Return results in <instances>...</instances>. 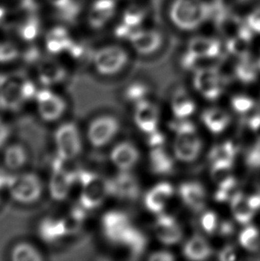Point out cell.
<instances>
[{
	"label": "cell",
	"mask_w": 260,
	"mask_h": 261,
	"mask_svg": "<svg viewBox=\"0 0 260 261\" xmlns=\"http://www.w3.org/2000/svg\"><path fill=\"white\" fill-rule=\"evenodd\" d=\"M170 21L184 32H194L209 20L207 4L203 0H174L169 7Z\"/></svg>",
	"instance_id": "1"
},
{
	"label": "cell",
	"mask_w": 260,
	"mask_h": 261,
	"mask_svg": "<svg viewBox=\"0 0 260 261\" xmlns=\"http://www.w3.org/2000/svg\"><path fill=\"white\" fill-rule=\"evenodd\" d=\"M7 190L18 203L32 204L42 196L44 185L37 174L24 172L11 176Z\"/></svg>",
	"instance_id": "2"
},
{
	"label": "cell",
	"mask_w": 260,
	"mask_h": 261,
	"mask_svg": "<svg viewBox=\"0 0 260 261\" xmlns=\"http://www.w3.org/2000/svg\"><path fill=\"white\" fill-rule=\"evenodd\" d=\"M54 145L57 157L64 162L77 159L82 151V138L77 125L73 122L61 124L55 131Z\"/></svg>",
	"instance_id": "3"
},
{
	"label": "cell",
	"mask_w": 260,
	"mask_h": 261,
	"mask_svg": "<svg viewBox=\"0 0 260 261\" xmlns=\"http://www.w3.org/2000/svg\"><path fill=\"white\" fill-rule=\"evenodd\" d=\"M128 58V54L122 46L108 45L95 51L92 57V64L99 74L113 76L123 70Z\"/></svg>",
	"instance_id": "4"
},
{
	"label": "cell",
	"mask_w": 260,
	"mask_h": 261,
	"mask_svg": "<svg viewBox=\"0 0 260 261\" xmlns=\"http://www.w3.org/2000/svg\"><path fill=\"white\" fill-rule=\"evenodd\" d=\"M120 122L115 117L102 115L90 121L87 129L88 143L95 148L109 145L120 130Z\"/></svg>",
	"instance_id": "5"
},
{
	"label": "cell",
	"mask_w": 260,
	"mask_h": 261,
	"mask_svg": "<svg viewBox=\"0 0 260 261\" xmlns=\"http://www.w3.org/2000/svg\"><path fill=\"white\" fill-rule=\"evenodd\" d=\"M36 108L39 118L46 122L61 120L67 110V102L62 95L51 89H42L37 93Z\"/></svg>",
	"instance_id": "6"
},
{
	"label": "cell",
	"mask_w": 260,
	"mask_h": 261,
	"mask_svg": "<svg viewBox=\"0 0 260 261\" xmlns=\"http://www.w3.org/2000/svg\"><path fill=\"white\" fill-rule=\"evenodd\" d=\"M108 195H110L109 181H106L97 176L89 175L88 178L82 182L81 201L85 208L91 210L98 207Z\"/></svg>",
	"instance_id": "7"
},
{
	"label": "cell",
	"mask_w": 260,
	"mask_h": 261,
	"mask_svg": "<svg viewBox=\"0 0 260 261\" xmlns=\"http://www.w3.org/2000/svg\"><path fill=\"white\" fill-rule=\"evenodd\" d=\"M194 88L204 98L214 101L223 93L221 75L213 68L199 69L194 79Z\"/></svg>",
	"instance_id": "8"
},
{
	"label": "cell",
	"mask_w": 260,
	"mask_h": 261,
	"mask_svg": "<svg viewBox=\"0 0 260 261\" xmlns=\"http://www.w3.org/2000/svg\"><path fill=\"white\" fill-rule=\"evenodd\" d=\"M163 35L154 29H138L130 38L129 42L137 53L150 56L156 53L163 44Z\"/></svg>",
	"instance_id": "9"
},
{
	"label": "cell",
	"mask_w": 260,
	"mask_h": 261,
	"mask_svg": "<svg viewBox=\"0 0 260 261\" xmlns=\"http://www.w3.org/2000/svg\"><path fill=\"white\" fill-rule=\"evenodd\" d=\"M202 143L196 131L176 134L174 152L176 159L183 163H192L199 157Z\"/></svg>",
	"instance_id": "10"
},
{
	"label": "cell",
	"mask_w": 260,
	"mask_h": 261,
	"mask_svg": "<svg viewBox=\"0 0 260 261\" xmlns=\"http://www.w3.org/2000/svg\"><path fill=\"white\" fill-rule=\"evenodd\" d=\"M129 226L128 218L123 212L112 211L102 216V232L110 241L114 243H121L124 233Z\"/></svg>",
	"instance_id": "11"
},
{
	"label": "cell",
	"mask_w": 260,
	"mask_h": 261,
	"mask_svg": "<svg viewBox=\"0 0 260 261\" xmlns=\"http://www.w3.org/2000/svg\"><path fill=\"white\" fill-rule=\"evenodd\" d=\"M154 233L161 243L166 245H173L179 243L183 237V230L171 216L162 214L156 219Z\"/></svg>",
	"instance_id": "12"
},
{
	"label": "cell",
	"mask_w": 260,
	"mask_h": 261,
	"mask_svg": "<svg viewBox=\"0 0 260 261\" xmlns=\"http://www.w3.org/2000/svg\"><path fill=\"white\" fill-rule=\"evenodd\" d=\"M140 153L137 147L128 142H121L110 152V160L113 166L121 171H127L137 165Z\"/></svg>",
	"instance_id": "13"
},
{
	"label": "cell",
	"mask_w": 260,
	"mask_h": 261,
	"mask_svg": "<svg viewBox=\"0 0 260 261\" xmlns=\"http://www.w3.org/2000/svg\"><path fill=\"white\" fill-rule=\"evenodd\" d=\"M73 183V175L63 167L54 169L48 182V191L51 197L56 201H64L69 196Z\"/></svg>",
	"instance_id": "14"
},
{
	"label": "cell",
	"mask_w": 260,
	"mask_h": 261,
	"mask_svg": "<svg viewBox=\"0 0 260 261\" xmlns=\"http://www.w3.org/2000/svg\"><path fill=\"white\" fill-rule=\"evenodd\" d=\"M134 118L137 127L144 133L151 134L158 130V109L146 100L137 102Z\"/></svg>",
	"instance_id": "15"
},
{
	"label": "cell",
	"mask_w": 260,
	"mask_h": 261,
	"mask_svg": "<svg viewBox=\"0 0 260 261\" xmlns=\"http://www.w3.org/2000/svg\"><path fill=\"white\" fill-rule=\"evenodd\" d=\"M174 194V188L167 182L158 184L148 192L144 197V205L152 213H162Z\"/></svg>",
	"instance_id": "16"
},
{
	"label": "cell",
	"mask_w": 260,
	"mask_h": 261,
	"mask_svg": "<svg viewBox=\"0 0 260 261\" xmlns=\"http://www.w3.org/2000/svg\"><path fill=\"white\" fill-rule=\"evenodd\" d=\"M109 187L110 194L123 199L133 200L139 194V184L127 171H121L120 176L109 182Z\"/></svg>",
	"instance_id": "17"
},
{
	"label": "cell",
	"mask_w": 260,
	"mask_h": 261,
	"mask_svg": "<svg viewBox=\"0 0 260 261\" xmlns=\"http://www.w3.org/2000/svg\"><path fill=\"white\" fill-rule=\"evenodd\" d=\"M180 197L185 204L194 211H200L206 203V191L203 187L196 182L184 183L179 187Z\"/></svg>",
	"instance_id": "18"
},
{
	"label": "cell",
	"mask_w": 260,
	"mask_h": 261,
	"mask_svg": "<svg viewBox=\"0 0 260 261\" xmlns=\"http://www.w3.org/2000/svg\"><path fill=\"white\" fill-rule=\"evenodd\" d=\"M188 51L201 59H212L220 54L221 45L213 38L195 37L189 42Z\"/></svg>",
	"instance_id": "19"
},
{
	"label": "cell",
	"mask_w": 260,
	"mask_h": 261,
	"mask_svg": "<svg viewBox=\"0 0 260 261\" xmlns=\"http://www.w3.org/2000/svg\"><path fill=\"white\" fill-rule=\"evenodd\" d=\"M3 163L7 170L18 171L24 168L28 163V152L21 144H11L5 147Z\"/></svg>",
	"instance_id": "20"
},
{
	"label": "cell",
	"mask_w": 260,
	"mask_h": 261,
	"mask_svg": "<svg viewBox=\"0 0 260 261\" xmlns=\"http://www.w3.org/2000/svg\"><path fill=\"white\" fill-rule=\"evenodd\" d=\"M201 120L205 127L213 134H221L231 121L228 113L219 108H211L202 113Z\"/></svg>",
	"instance_id": "21"
},
{
	"label": "cell",
	"mask_w": 260,
	"mask_h": 261,
	"mask_svg": "<svg viewBox=\"0 0 260 261\" xmlns=\"http://www.w3.org/2000/svg\"><path fill=\"white\" fill-rule=\"evenodd\" d=\"M115 0H97L92 7L91 21L93 26L101 28L107 24L116 14Z\"/></svg>",
	"instance_id": "22"
},
{
	"label": "cell",
	"mask_w": 260,
	"mask_h": 261,
	"mask_svg": "<svg viewBox=\"0 0 260 261\" xmlns=\"http://www.w3.org/2000/svg\"><path fill=\"white\" fill-rule=\"evenodd\" d=\"M230 203L232 216L236 221L243 226L249 225L253 219L256 211L250 206L248 198L242 193L237 192Z\"/></svg>",
	"instance_id": "23"
},
{
	"label": "cell",
	"mask_w": 260,
	"mask_h": 261,
	"mask_svg": "<svg viewBox=\"0 0 260 261\" xmlns=\"http://www.w3.org/2000/svg\"><path fill=\"white\" fill-rule=\"evenodd\" d=\"M184 255L190 260H205L212 254L211 245L200 236H194L184 246Z\"/></svg>",
	"instance_id": "24"
},
{
	"label": "cell",
	"mask_w": 260,
	"mask_h": 261,
	"mask_svg": "<svg viewBox=\"0 0 260 261\" xmlns=\"http://www.w3.org/2000/svg\"><path fill=\"white\" fill-rule=\"evenodd\" d=\"M150 166L155 174L167 175L174 169V162L162 146L155 147L150 152Z\"/></svg>",
	"instance_id": "25"
},
{
	"label": "cell",
	"mask_w": 260,
	"mask_h": 261,
	"mask_svg": "<svg viewBox=\"0 0 260 261\" xmlns=\"http://www.w3.org/2000/svg\"><path fill=\"white\" fill-rule=\"evenodd\" d=\"M171 109L176 119H188L194 114L196 106L186 92L178 91L173 96Z\"/></svg>",
	"instance_id": "26"
},
{
	"label": "cell",
	"mask_w": 260,
	"mask_h": 261,
	"mask_svg": "<svg viewBox=\"0 0 260 261\" xmlns=\"http://www.w3.org/2000/svg\"><path fill=\"white\" fill-rule=\"evenodd\" d=\"M10 258L14 261H41L44 259L42 253L33 244L25 242L14 245L11 250Z\"/></svg>",
	"instance_id": "27"
},
{
	"label": "cell",
	"mask_w": 260,
	"mask_h": 261,
	"mask_svg": "<svg viewBox=\"0 0 260 261\" xmlns=\"http://www.w3.org/2000/svg\"><path fill=\"white\" fill-rule=\"evenodd\" d=\"M257 63H255L250 57H241V61L236 66V76L240 82L244 84L253 83L257 78L258 72Z\"/></svg>",
	"instance_id": "28"
},
{
	"label": "cell",
	"mask_w": 260,
	"mask_h": 261,
	"mask_svg": "<svg viewBox=\"0 0 260 261\" xmlns=\"http://www.w3.org/2000/svg\"><path fill=\"white\" fill-rule=\"evenodd\" d=\"M120 244L129 248L133 255H140L146 247L147 240L144 233L130 225L127 231L124 233Z\"/></svg>",
	"instance_id": "29"
},
{
	"label": "cell",
	"mask_w": 260,
	"mask_h": 261,
	"mask_svg": "<svg viewBox=\"0 0 260 261\" xmlns=\"http://www.w3.org/2000/svg\"><path fill=\"white\" fill-rule=\"evenodd\" d=\"M66 233L63 220L45 219L39 226L40 237L47 242H54Z\"/></svg>",
	"instance_id": "30"
},
{
	"label": "cell",
	"mask_w": 260,
	"mask_h": 261,
	"mask_svg": "<svg viewBox=\"0 0 260 261\" xmlns=\"http://www.w3.org/2000/svg\"><path fill=\"white\" fill-rule=\"evenodd\" d=\"M237 153V148L232 142L227 141L221 145L215 146L210 152V158L212 163L216 162H225V163H233Z\"/></svg>",
	"instance_id": "31"
},
{
	"label": "cell",
	"mask_w": 260,
	"mask_h": 261,
	"mask_svg": "<svg viewBox=\"0 0 260 261\" xmlns=\"http://www.w3.org/2000/svg\"><path fill=\"white\" fill-rule=\"evenodd\" d=\"M239 242L247 251H257L260 247L259 231L256 226L247 225L240 233Z\"/></svg>",
	"instance_id": "32"
},
{
	"label": "cell",
	"mask_w": 260,
	"mask_h": 261,
	"mask_svg": "<svg viewBox=\"0 0 260 261\" xmlns=\"http://www.w3.org/2000/svg\"><path fill=\"white\" fill-rule=\"evenodd\" d=\"M146 18V10L140 6H131L124 12L122 22L133 30L141 28Z\"/></svg>",
	"instance_id": "33"
},
{
	"label": "cell",
	"mask_w": 260,
	"mask_h": 261,
	"mask_svg": "<svg viewBox=\"0 0 260 261\" xmlns=\"http://www.w3.org/2000/svg\"><path fill=\"white\" fill-rule=\"evenodd\" d=\"M232 163L225 162H216L213 163L211 168V175L212 179L218 186L232 179Z\"/></svg>",
	"instance_id": "34"
},
{
	"label": "cell",
	"mask_w": 260,
	"mask_h": 261,
	"mask_svg": "<svg viewBox=\"0 0 260 261\" xmlns=\"http://www.w3.org/2000/svg\"><path fill=\"white\" fill-rule=\"evenodd\" d=\"M250 40L241 38L239 36L232 37L227 43V49L230 53L240 57L248 56Z\"/></svg>",
	"instance_id": "35"
},
{
	"label": "cell",
	"mask_w": 260,
	"mask_h": 261,
	"mask_svg": "<svg viewBox=\"0 0 260 261\" xmlns=\"http://www.w3.org/2000/svg\"><path fill=\"white\" fill-rule=\"evenodd\" d=\"M253 99L244 95H236L231 100L232 109L237 113L245 114L249 113L254 107Z\"/></svg>",
	"instance_id": "36"
},
{
	"label": "cell",
	"mask_w": 260,
	"mask_h": 261,
	"mask_svg": "<svg viewBox=\"0 0 260 261\" xmlns=\"http://www.w3.org/2000/svg\"><path fill=\"white\" fill-rule=\"evenodd\" d=\"M148 88L140 82L134 83L127 88L126 90V97L132 102H139L144 100V97L147 95Z\"/></svg>",
	"instance_id": "37"
},
{
	"label": "cell",
	"mask_w": 260,
	"mask_h": 261,
	"mask_svg": "<svg viewBox=\"0 0 260 261\" xmlns=\"http://www.w3.org/2000/svg\"><path fill=\"white\" fill-rule=\"evenodd\" d=\"M200 226L206 233H215L216 231H218L219 226L218 216L211 211L204 212L200 219Z\"/></svg>",
	"instance_id": "38"
},
{
	"label": "cell",
	"mask_w": 260,
	"mask_h": 261,
	"mask_svg": "<svg viewBox=\"0 0 260 261\" xmlns=\"http://www.w3.org/2000/svg\"><path fill=\"white\" fill-rule=\"evenodd\" d=\"M245 23L253 34L260 35V6L254 8L247 14Z\"/></svg>",
	"instance_id": "39"
},
{
	"label": "cell",
	"mask_w": 260,
	"mask_h": 261,
	"mask_svg": "<svg viewBox=\"0 0 260 261\" xmlns=\"http://www.w3.org/2000/svg\"><path fill=\"white\" fill-rule=\"evenodd\" d=\"M246 163L251 169H260V142L247 153Z\"/></svg>",
	"instance_id": "40"
},
{
	"label": "cell",
	"mask_w": 260,
	"mask_h": 261,
	"mask_svg": "<svg viewBox=\"0 0 260 261\" xmlns=\"http://www.w3.org/2000/svg\"><path fill=\"white\" fill-rule=\"evenodd\" d=\"M148 135H149L148 144L151 146V148L161 147V146H162V145L164 144L165 138H164V136L162 134V132L160 133L158 130H156L151 133V134Z\"/></svg>",
	"instance_id": "41"
},
{
	"label": "cell",
	"mask_w": 260,
	"mask_h": 261,
	"mask_svg": "<svg viewBox=\"0 0 260 261\" xmlns=\"http://www.w3.org/2000/svg\"><path fill=\"white\" fill-rule=\"evenodd\" d=\"M175 259L171 252L167 251H159L151 253L149 257V260L151 261H172Z\"/></svg>",
	"instance_id": "42"
},
{
	"label": "cell",
	"mask_w": 260,
	"mask_h": 261,
	"mask_svg": "<svg viewBox=\"0 0 260 261\" xmlns=\"http://www.w3.org/2000/svg\"><path fill=\"white\" fill-rule=\"evenodd\" d=\"M218 258L222 261H233L236 259V249L232 246L224 248L218 255Z\"/></svg>",
	"instance_id": "43"
},
{
	"label": "cell",
	"mask_w": 260,
	"mask_h": 261,
	"mask_svg": "<svg viewBox=\"0 0 260 261\" xmlns=\"http://www.w3.org/2000/svg\"><path fill=\"white\" fill-rule=\"evenodd\" d=\"M10 137V127L0 119V148L4 147Z\"/></svg>",
	"instance_id": "44"
},
{
	"label": "cell",
	"mask_w": 260,
	"mask_h": 261,
	"mask_svg": "<svg viewBox=\"0 0 260 261\" xmlns=\"http://www.w3.org/2000/svg\"><path fill=\"white\" fill-rule=\"evenodd\" d=\"M247 198H248L249 203L253 208V210H255L256 212L260 210V192L257 194H251L250 196Z\"/></svg>",
	"instance_id": "45"
},
{
	"label": "cell",
	"mask_w": 260,
	"mask_h": 261,
	"mask_svg": "<svg viewBox=\"0 0 260 261\" xmlns=\"http://www.w3.org/2000/svg\"><path fill=\"white\" fill-rule=\"evenodd\" d=\"M218 229H219V233H221L222 236H228L233 232V226L231 223H222V224H219Z\"/></svg>",
	"instance_id": "46"
},
{
	"label": "cell",
	"mask_w": 260,
	"mask_h": 261,
	"mask_svg": "<svg viewBox=\"0 0 260 261\" xmlns=\"http://www.w3.org/2000/svg\"><path fill=\"white\" fill-rule=\"evenodd\" d=\"M249 127L254 132H258L260 130V114L250 118L249 120Z\"/></svg>",
	"instance_id": "47"
},
{
	"label": "cell",
	"mask_w": 260,
	"mask_h": 261,
	"mask_svg": "<svg viewBox=\"0 0 260 261\" xmlns=\"http://www.w3.org/2000/svg\"><path fill=\"white\" fill-rule=\"evenodd\" d=\"M257 66H258V69H259V70H260V57H259V59H258V60H257Z\"/></svg>",
	"instance_id": "48"
},
{
	"label": "cell",
	"mask_w": 260,
	"mask_h": 261,
	"mask_svg": "<svg viewBox=\"0 0 260 261\" xmlns=\"http://www.w3.org/2000/svg\"><path fill=\"white\" fill-rule=\"evenodd\" d=\"M1 201H2V196H1V190H0V203H1Z\"/></svg>",
	"instance_id": "49"
}]
</instances>
